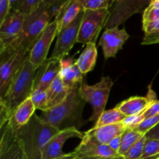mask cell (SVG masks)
<instances>
[{
    "mask_svg": "<svg viewBox=\"0 0 159 159\" xmlns=\"http://www.w3.org/2000/svg\"><path fill=\"white\" fill-rule=\"evenodd\" d=\"M30 98L37 110H40L42 112L48 110L46 91L40 89L33 90Z\"/></svg>",
    "mask_w": 159,
    "mask_h": 159,
    "instance_id": "27",
    "label": "cell"
},
{
    "mask_svg": "<svg viewBox=\"0 0 159 159\" xmlns=\"http://www.w3.org/2000/svg\"><path fill=\"white\" fill-rule=\"evenodd\" d=\"M64 158V156H62V157H60V158H54V159H62Z\"/></svg>",
    "mask_w": 159,
    "mask_h": 159,
    "instance_id": "44",
    "label": "cell"
},
{
    "mask_svg": "<svg viewBox=\"0 0 159 159\" xmlns=\"http://www.w3.org/2000/svg\"><path fill=\"white\" fill-rule=\"evenodd\" d=\"M59 75L69 89L76 86H80L83 82V74L81 72L80 69L72 58H64L61 60Z\"/></svg>",
    "mask_w": 159,
    "mask_h": 159,
    "instance_id": "18",
    "label": "cell"
},
{
    "mask_svg": "<svg viewBox=\"0 0 159 159\" xmlns=\"http://www.w3.org/2000/svg\"><path fill=\"white\" fill-rule=\"evenodd\" d=\"M116 159H124V157H122V156H120V157H118V158H116Z\"/></svg>",
    "mask_w": 159,
    "mask_h": 159,
    "instance_id": "43",
    "label": "cell"
},
{
    "mask_svg": "<svg viewBox=\"0 0 159 159\" xmlns=\"http://www.w3.org/2000/svg\"><path fill=\"white\" fill-rule=\"evenodd\" d=\"M61 61L50 57L39 68H37L34 77V90L46 91L54 79L59 75Z\"/></svg>",
    "mask_w": 159,
    "mask_h": 159,
    "instance_id": "16",
    "label": "cell"
},
{
    "mask_svg": "<svg viewBox=\"0 0 159 159\" xmlns=\"http://www.w3.org/2000/svg\"><path fill=\"white\" fill-rule=\"evenodd\" d=\"M147 138L143 136L133 147L130 148V150L124 155V159H141L144 152V145H145Z\"/></svg>",
    "mask_w": 159,
    "mask_h": 159,
    "instance_id": "30",
    "label": "cell"
},
{
    "mask_svg": "<svg viewBox=\"0 0 159 159\" xmlns=\"http://www.w3.org/2000/svg\"><path fill=\"white\" fill-rule=\"evenodd\" d=\"M109 15V9L84 10L79 28L78 43L85 45L96 43L99 33L102 28H105Z\"/></svg>",
    "mask_w": 159,
    "mask_h": 159,
    "instance_id": "7",
    "label": "cell"
},
{
    "mask_svg": "<svg viewBox=\"0 0 159 159\" xmlns=\"http://www.w3.org/2000/svg\"><path fill=\"white\" fill-rule=\"evenodd\" d=\"M57 34V23L54 20L34 43L30 51V61L36 68H39L48 59L47 56L50 47Z\"/></svg>",
    "mask_w": 159,
    "mask_h": 159,
    "instance_id": "11",
    "label": "cell"
},
{
    "mask_svg": "<svg viewBox=\"0 0 159 159\" xmlns=\"http://www.w3.org/2000/svg\"><path fill=\"white\" fill-rule=\"evenodd\" d=\"M147 139H153L158 140L159 141V124L155 126L154 128H152L150 131L148 132L145 134Z\"/></svg>",
    "mask_w": 159,
    "mask_h": 159,
    "instance_id": "39",
    "label": "cell"
},
{
    "mask_svg": "<svg viewBox=\"0 0 159 159\" xmlns=\"http://www.w3.org/2000/svg\"><path fill=\"white\" fill-rule=\"evenodd\" d=\"M113 82L109 76H102L100 81L93 85L85 82L79 86V95L85 102H89L93 107V114L89 121L96 124L101 115L105 111Z\"/></svg>",
    "mask_w": 159,
    "mask_h": 159,
    "instance_id": "5",
    "label": "cell"
},
{
    "mask_svg": "<svg viewBox=\"0 0 159 159\" xmlns=\"http://www.w3.org/2000/svg\"><path fill=\"white\" fill-rule=\"evenodd\" d=\"M149 6H152V7L158 8L159 9V0H152L149 3Z\"/></svg>",
    "mask_w": 159,
    "mask_h": 159,
    "instance_id": "42",
    "label": "cell"
},
{
    "mask_svg": "<svg viewBox=\"0 0 159 159\" xmlns=\"http://www.w3.org/2000/svg\"><path fill=\"white\" fill-rule=\"evenodd\" d=\"M96 59H97V49H96V43H88L85 45V48L75 61V64L80 69L81 72L83 75H85L95 68Z\"/></svg>",
    "mask_w": 159,
    "mask_h": 159,
    "instance_id": "23",
    "label": "cell"
},
{
    "mask_svg": "<svg viewBox=\"0 0 159 159\" xmlns=\"http://www.w3.org/2000/svg\"><path fill=\"white\" fill-rule=\"evenodd\" d=\"M44 2L51 20H55L67 0H44Z\"/></svg>",
    "mask_w": 159,
    "mask_h": 159,
    "instance_id": "31",
    "label": "cell"
},
{
    "mask_svg": "<svg viewBox=\"0 0 159 159\" xmlns=\"http://www.w3.org/2000/svg\"><path fill=\"white\" fill-rule=\"evenodd\" d=\"M159 124V115L152 116V117L146 118L141 123L139 126L135 129V130L140 132L145 135L148 131H150L152 128L157 126Z\"/></svg>",
    "mask_w": 159,
    "mask_h": 159,
    "instance_id": "32",
    "label": "cell"
},
{
    "mask_svg": "<svg viewBox=\"0 0 159 159\" xmlns=\"http://www.w3.org/2000/svg\"><path fill=\"white\" fill-rule=\"evenodd\" d=\"M74 153L76 159H112L120 156L109 145L98 142L89 130L85 132Z\"/></svg>",
    "mask_w": 159,
    "mask_h": 159,
    "instance_id": "9",
    "label": "cell"
},
{
    "mask_svg": "<svg viewBox=\"0 0 159 159\" xmlns=\"http://www.w3.org/2000/svg\"><path fill=\"white\" fill-rule=\"evenodd\" d=\"M84 10L109 9L112 4L110 0H79Z\"/></svg>",
    "mask_w": 159,
    "mask_h": 159,
    "instance_id": "29",
    "label": "cell"
},
{
    "mask_svg": "<svg viewBox=\"0 0 159 159\" xmlns=\"http://www.w3.org/2000/svg\"><path fill=\"white\" fill-rule=\"evenodd\" d=\"M37 110L33 103L31 98H28L26 100L22 102L12 113L10 118V122L12 127L15 130L20 128L21 127L27 124L32 116L35 114V110Z\"/></svg>",
    "mask_w": 159,
    "mask_h": 159,
    "instance_id": "21",
    "label": "cell"
},
{
    "mask_svg": "<svg viewBox=\"0 0 159 159\" xmlns=\"http://www.w3.org/2000/svg\"><path fill=\"white\" fill-rule=\"evenodd\" d=\"M119 157H120V156H119ZM117 158H118V157H117ZM116 158H112V159H116Z\"/></svg>",
    "mask_w": 159,
    "mask_h": 159,
    "instance_id": "45",
    "label": "cell"
},
{
    "mask_svg": "<svg viewBox=\"0 0 159 159\" xmlns=\"http://www.w3.org/2000/svg\"><path fill=\"white\" fill-rule=\"evenodd\" d=\"M59 131L37 114L27 124L15 130L28 159H43V148Z\"/></svg>",
    "mask_w": 159,
    "mask_h": 159,
    "instance_id": "1",
    "label": "cell"
},
{
    "mask_svg": "<svg viewBox=\"0 0 159 159\" xmlns=\"http://www.w3.org/2000/svg\"><path fill=\"white\" fill-rule=\"evenodd\" d=\"M51 22L45 2L43 0L40 6L34 12L25 16L20 35L9 46L21 48L26 51H30L34 42Z\"/></svg>",
    "mask_w": 159,
    "mask_h": 159,
    "instance_id": "4",
    "label": "cell"
},
{
    "mask_svg": "<svg viewBox=\"0 0 159 159\" xmlns=\"http://www.w3.org/2000/svg\"><path fill=\"white\" fill-rule=\"evenodd\" d=\"M70 90L65 85L60 75L57 76L46 90L48 110L61 103L68 96Z\"/></svg>",
    "mask_w": 159,
    "mask_h": 159,
    "instance_id": "22",
    "label": "cell"
},
{
    "mask_svg": "<svg viewBox=\"0 0 159 159\" xmlns=\"http://www.w3.org/2000/svg\"><path fill=\"white\" fill-rule=\"evenodd\" d=\"M142 28L144 31V35L153 34L159 31V20L151 23H143Z\"/></svg>",
    "mask_w": 159,
    "mask_h": 159,
    "instance_id": "37",
    "label": "cell"
},
{
    "mask_svg": "<svg viewBox=\"0 0 159 159\" xmlns=\"http://www.w3.org/2000/svg\"><path fill=\"white\" fill-rule=\"evenodd\" d=\"M156 115H159V100H156L152 102L150 107L144 113V119L156 116Z\"/></svg>",
    "mask_w": 159,
    "mask_h": 159,
    "instance_id": "36",
    "label": "cell"
},
{
    "mask_svg": "<svg viewBox=\"0 0 159 159\" xmlns=\"http://www.w3.org/2000/svg\"><path fill=\"white\" fill-rule=\"evenodd\" d=\"M129 37L130 36L125 28L119 29L118 27H113L105 30L99 43V46L102 48L105 59L116 57L118 51L122 49Z\"/></svg>",
    "mask_w": 159,
    "mask_h": 159,
    "instance_id": "14",
    "label": "cell"
},
{
    "mask_svg": "<svg viewBox=\"0 0 159 159\" xmlns=\"http://www.w3.org/2000/svg\"><path fill=\"white\" fill-rule=\"evenodd\" d=\"M144 120V113H143L141 114L134 115V116H127L121 123L127 130H135Z\"/></svg>",
    "mask_w": 159,
    "mask_h": 159,
    "instance_id": "33",
    "label": "cell"
},
{
    "mask_svg": "<svg viewBox=\"0 0 159 159\" xmlns=\"http://www.w3.org/2000/svg\"><path fill=\"white\" fill-rule=\"evenodd\" d=\"M158 159H159V158H158Z\"/></svg>",
    "mask_w": 159,
    "mask_h": 159,
    "instance_id": "46",
    "label": "cell"
},
{
    "mask_svg": "<svg viewBox=\"0 0 159 159\" xmlns=\"http://www.w3.org/2000/svg\"><path fill=\"white\" fill-rule=\"evenodd\" d=\"M83 12L79 14V16L75 20L73 23L66 27L63 28L57 34V40L51 57L57 59L59 61L65 58V57L72 49L74 45L78 43L79 28L81 26Z\"/></svg>",
    "mask_w": 159,
    "mask_h": 159,
    "instance_id": "10",
    "label": "cell"
},
{
    "mask_svg": "<svg viewBox=\"0 0 159 159\" xmlns=\"http://www.w3.org/2000/svg\"><path fill=\"white\" fill-rule=\"evenodd\" d=\"M121 136H122V135H121ZM121 136H119L117 137V138H114L113 140H112L110 142V144H108L110 147V148L113 149L114 152H117L118 154H119V150L120 148L121 145Z\"/></svg>",
    "mask_w": 159,
    "mask_h": 159,
    "instance_id": "40",
    "label": "cell"
},
{
    "mask_svg": "<svg viewBox=\"0 0 159 159\" xmlns=\"http://www.w3.org/2000/svg\"><path fill=\"white\" fill-rule=\"evenodd\" d=\"M159 20V9L158 8L152 7L148 5L143 12V23H151Z\"/></svg>",
    "mask_w": 159,
    "mask_h": 159,
    "instance_id": "34",
    "label": "cell"
},
{
    "mask_svg": "<svg viewBox=\"0 0 159 159\" xmlns=\"http://www.w3.org/2000/svg\"><path fill=\"white\" fill-rule=\"evenodd\" d=\"M158 100L155 92L149 88L147 96H133L123 101L116 106V108L126 116H134L144 113L151 104Z\"/></svg>",
    "mask_w": 159,
    "mask_h": 159,
    "instance_id": "17",
    "label": "cell"
},
{
    "mask_svg": "<svg viewBox=\"0 0 159 159\" xmlns=\"http://www.w3.org/2000/svg\"><path fill=\"white\" fill-rule=\"evenodd\" d=\"M155 43H159V31L153 33V34L144 35L141 44L150 45L155 44Z\"/></svg>",
    "mask_w": 159,
    "mask_h": 159,
    "instance_id": "38",
    "label": "cell"
},
{
    "mask_svg": "<svg viewBox=\"0 0 159 159\" xmlns=\"http://www.w3.org/2000/svg\"><path fill=\"white\" fill-rule=\"evenodd\" d=\"M43 0H10L11 9L21 12L26 16L34 12Z\"/></svg>",
    "mask_w": 159,
    "mask_h": 159,
    "instance_id": "26",
    "label": "cell"
},
{
    "mask_svg": "<svg viewBox=\"0 0 159 159\" xmlns=\"http://www.w3.org/2000/svg\"><path fill=\"white\" fill-rule=\"evenodd\" d=\"M126 130L127 129L120 122L116 124H112V125L103 126L98 128L93 127L89 131L98 142L102 144L108 145L112 140L121 136Z\"/></svg>",
    "mask_w": 159,
    "mask_h": 159,
    "instance_id": "20",
    "label": "cell"
},
{
    "mask_svg": "<svg viewBox=\"0 0 159 159\" xmlns=\"http://www.w3.org/2000/svg\"><path fill=\"white\" fill-rule=\"evenodd\" d=\"M143 136V134L135 130H126L121 136V145L119 150V155L124 157V155L133 147Z\"/></svg>",
    "mask_w": 159,
    "mask_h": 159,
    "instance_id": "25",
    "label": "cell"
},
{
    "mask_svg": "<svg viewBox=\"0 0 159 159\" xmlns=\"http://www.w3.org/2000/svg\"><path fill=\"white\" fill-rule=\"evenodd\" d=\"M126 117L127 116L123 114L116 107L111 110H105L99 118L97 122L95 124L93 128H98L103 126L118 124V123L122 122Z\"/></svg>",
    "mask_w": 159,
    "mask_h": 159,
    "instance_id": "24",
    "label": "cell"
},
{
    "mask_svg": "<svg viewBox=\"0 0 159 159\" xmlns=\"http://www.w3.org/2000/svg\"><path fill=\"white\" fill-rule=\"evenodd\" d=\"M11 10L10 0H0V23L4 21Z\"/></svg>",
    "mask_w": 159,
    "mask_h": 159,
    "instance_id": "35",
    "label": "cell"
},
{
    "mask_svg": "<svg viewBox=\"0 0 159 159\" xmlns=\"http://www.w3.org/2000/svg\"><path fill=\"white\" fill-rule=\"evenodd\" d=\"M85 133H82L76 127H69L60 130L47 144L43 151V159H54L65 156L67 153L62 151L64 144L70 138H83Z\"/></svg>",
    "mask_w": 159,
    "mask_h": 159,
    "instance_id": "15",
    "label": "cell"
},
{
    "mask_svg": "<svg viewBox=\"0 0 159 159\" xmlns=\"http://www.w3.org/2000/svg\"><path fill=\"white\" fill-rule=\"evenodd\" d=\"M83 11L84 9L79 0H67L61 9L58 16L55 19L57 23L58 33L63 28L73 23L79 14Z\"/></svg>",
    "mask_w": 159,
    "mask_h": 159,
    "instance_id": "19",
    "label": "cell"
},
{
    "mask_svg": "<svg viewBox=\"0 0 159 159\" xmlns=\"http://www.w3.org/2000/svg\"><path fill=\"white\" fill-rule=\"evenodd\" d=\"M25 16L16 10H11L4 21L0 23V50L13 43L20 35Z\"/></svg>",
    "mask_w": 159,
    "mask_h": 159,
    "instance_id": "13",
    "label": "cell"
},
{
    "mask_svg": "<svg viewBox=\"0 0 159 159\" xmlns=\"http://www.w3.org/2000/svg\"><path fill=\"white\" fill-rule=\"evenodd\" d=\"M85 103L79 95V86H76L70 90L68 96L61 103L42 112L40 117L59 130L69 127L77 128L75 124H79L82 120Z\"/></svg>",
    "mask_w": 159,
    "mask_h": 159,
    "instance_id": "2",
    "label": "cell"
},
{
    "mask_svg": "<svg viewBox=\"0 0 159 159\" xmlns=\"http://www.w3.org/2000/svg\"><path fill=\"white\" fill-rule=\"evenodd\" d=\"M0 159H28L10 120L0 127Z\"/></svg>",
    "mask_w": 159,
    "mask_h": 159,
    "instance_id": "12",
    "label": "cell"
},
{
    "mask_svg": "<svg viewBox=\"0 0 159 159\" xmlns=\"http://www.w3.org/2000/svg\"><path fill=\"white\" fill-rule=\"evenodd\" d=\"M30 55V51L8 46L0 50V99L6 95L12 79Z\"/></svg>",
    "mask_w": 159,
    "mask_h": 159,
    "instance_id": "6",
    "label": "cell"
},
{
    "mask_svg": "<svg viewBox=\"0 0 159 159\" xmlns=\"http://www.w3.org/2000/svg\"><path fill=\"white\" fill-rule=\"evenodd\" d=\"M62 159H76V158L74 152H70V153H67Z\"/></svg>",
    "mask_w": 159,
    "mask_h": 159,
    "instance_id": "41",
    "label": "cell"
},
{
    "mask_svg": "<svg viewBox=\"0 0 159 159\" xmlns=\"http://www.w3.org/2000/svg\"><path fill=\"white\" fill-rule=\"evenodd\" d=\"M36 71L37 68L30 61L29 55L12 79L5 96L0 99V104L6 107L11 116L22 102L30 97Z\"/></svg>",
    "mask_w": 159,
    "mask_h": 159,
    "instance_id": "3",
    "label": "cell"
},
{
    "mask_svg": "<svg viewBox=\"0 0 159 159\" xmlns=\"http://www.w3.org/2000/svg\"><path fill=\"white\" fill-rule=\"evenodd\" d=\"M151 1L146 0H113L110 8V15L104 29L118 27L128 18L141 12L144 6Z\"/></svg>",
    "mask_w": 159,
    "mask_h": 159,
    "instance_id": "8",
    "label": "cell"
},
{
    "mask_svg": "<svg viewBox=\"0 0 159 159\" xmlns=\"http://www.w3.org/2000/svg\"><path fill=\"white\" fill-rule=\"evenodd\" d=\"M159 158V141L147 139L141 159H158Z\"/></svg>",
    "mask_w": 159,
    "mask_h": 159,
    "instance_id": "28",
    "label": "cell"
}]
</instances>
